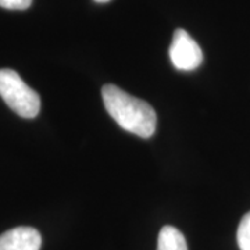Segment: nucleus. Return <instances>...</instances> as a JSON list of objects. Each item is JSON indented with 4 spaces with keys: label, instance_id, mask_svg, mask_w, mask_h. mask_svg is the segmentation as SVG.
<instances>
[{
    "label": "nucleus",
    "instance_id": "f257e3e1",
    "mask_svg": "<svg viewBox=\"0 0 250 250\" xmlns=\"http://www.w3.org/2000/svg\"><path fill=\"white\" fill-rule=\"evenodd\" d=\"M102 98L108 114L123 129L141 138H150L154 134L157 116L149 103L110 83L102 88Z\"/></svg>",
    "mask_w": 250,
    "mask_h": 250
},
{
    "label": "nucleus",
    "instance_id": "f03ea898",
    "mask_svg": "<svg viewBox=\"0 0 250 250\" xmlns=\"http://www.w3.org/2000/svg\"><path fill=\"white\" fill-rule=\"evenodd\" d=\"M0 96L14 113L22 118H35L41 110V99L14 70H0Z\"/></svg>",
    "mask_w": 250,
    "mask_h": 250
},
{
    "label": "nucleus",
    "instance_id": "7ed1b4c3",
    "mask_svg": "<svg viewBox=\"0 0 250 250\" xmlns=\"http://www.w3.org/2000/svg\"><path fill=\"white\" fill-rule=\"evenodd\" d=\"M170 59L177 70L192 71L202 64L203 53L196 41L185 29H177L170 46Z\"/></svg>",
    "mask_w": 250,
    "mask_h": 250
},
{
    "label": "nucleus",
    "instance_id": "20e7f679",
    "mask_svg": "<svg viewBox=\"0 0 250 250\" xmlns=\"http://www.w3.org/2000/svg\"><path fill=\"white\" fill-rule=\"evenodd\" d=\"M41 233L31 227H17L0 235V250H39Z\"/></svg>",
    "mask_w": 250,
    "mask_h": 250
},
{
    "label": "nucleus",
    "instance_id": "39448f33",
    "mask_svg": "<svg viewBox=\"0 0 250 250\" xmlns=\"http://www.w3.org/2000/svg\"><path fill=\"white\" fill-rule=\"evenodd\" d=\"M157 250H188L187 239L175 227L166 225L159 233Z\"/></svg>",
    "mask_w": 250,
    "mask_h": 250
},
{
    "label": "nucleus",
    "instance_id": "423d86ee",
    "mask_svg": "<svg viewBox=\"0 0 250 250\" xmlns=\"http://www.w3.org/2000/svg\"><path fill=\"white\" fill-rule=\"evenodd\" d=\"M236 239L241 250H250V211L243 215L238 227Z\"/></svg>",
    "mask_w": 250,
    "mask_h": 250
},
{
    "label": "nucleus",
    "instance_id": "0eeeda50",
    "mask_svg": "<svg viewBox=\"0 0 250 250\" xmlns=\"http://www.w3.org/2000/svg\"><path fill=\"white\" fill-rule=\"evenodd\" d=\"M32 4V0H0V7L7 10H25Z\"/></svg>",
    "mask_w": 250,
    "mask_h": 250
},
{
    "label": "nucleus",
    "instance_id": "6e6552de",
    "mask_svg": "<svg viewBox=\"0 0 250 250\" xmlns=\"http://www.w3.org/2000/svg\"><path fill=\"white\" fill-rule=\"evenodd\" d=\"M95 1H98V3H106L108 0H95Z\"/></svg>",
    "mask_w": 250,
    "mask_h": 250
}]
</instances>
